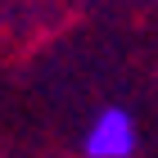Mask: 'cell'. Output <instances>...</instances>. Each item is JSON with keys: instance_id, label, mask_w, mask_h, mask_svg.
Here are the masks:
<instances>
[{"instance_id": "6da1fadb", "label": "cell", "mask_w": 158, "mask_h": 158, "mask_svg": "<svg viewBox=\"0 0 158 158\" xmlns=\"http://www.w3.org/2000/svg\"><path fill=\"white\" fill-rule=\"evenodd\" d=\"M135 145H140L135 122H131V113H122V109H104L95 122H90L86 140H81V149L90 158H131Z\"/></svg>"}]
</instances>
